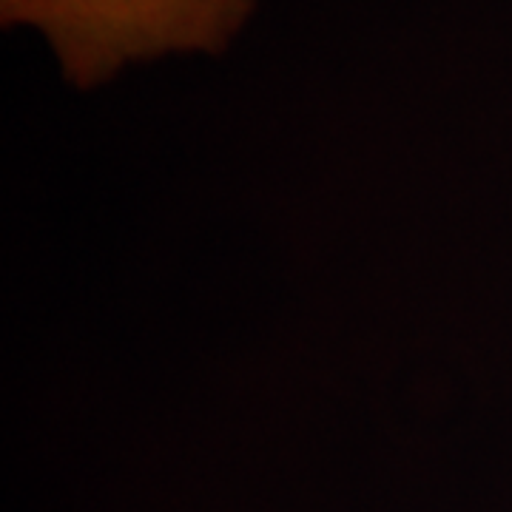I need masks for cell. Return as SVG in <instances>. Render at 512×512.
Wrapping results in <instances>:
<instances>
[{
	"label": "cell",
	"instance_id": "1",
	"mask_svg": "<svg viewBox=\"0 0 512 512\" xmlns=\"http://www.w3.org/2000/svg\"><path fill=\"white\" fill-rule=\"evenodd\" d=\"M254 12L256 0H0V23L35 29L80 92L160 57L222 55Z\"/></svg>",
	"mask_w": 512,
	"mask_h": 512
}]
</instances>
